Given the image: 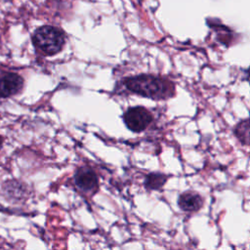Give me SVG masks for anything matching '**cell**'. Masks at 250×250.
<instances>
[{
    "label": "cell",
    "mask_w": 250,
    "mask_h": 250,
    "mask_svg": "<svg viewBox=\"0 0 250 250\" xmlns=\"http://www.w3.org/2000/svg\"><path fill=\"white\" fill-rule=\"evenodd\" d=\"M123 84L131 93L152 100H167L174 97L176 93L173 81L152 74L127 77L123 80Z\"/></svg>",
    "instance_id": "obj_1"
},
{
    "label": "cell",
    "mask_w": 250,
    "mask_h": 250,
    "mask_svg": "<svg viewBox=\"0 0 250 250\" xmlns=\"http://www.w3.org/2000/svg\"><path fill=\"white\" fill-rule=\"evenodd\" d=\"M32 42L36 50L41 54L53 56L62 51L65 43V38L60 28L51 25H43L34 31Z\"/></svg>",
    "instance_id": "obj_2"
},
{
    "label": "cell",
    "mask_w": 250,
    "mask_h": 250,
    "mask_svg": "<svg viewBox=\"0 0 250 250\" xmlns=\"http://www.w3.org/2000/svg\"><path fill=\"white\" fill-rule=\"evenodd\" d=\"M123 120L128 129L140 133L146 130L151 123L152 115L146 108L143 106H135L130 107L125 111Z\"/></svg>",
    "instance_id": "obj_3"
},
{
    "label": "cell",
    "mask_w": 250,
    "mask_h": 250,
    "mask_svg": "<svg viewBox=\"0 0 250 250\" xmlns=\"http://www.w3.org/2000/svg\"><path fill=\"white\" fill-rule=\"evenodd\" d=\"M75 186L87 193H94L99 188V180L95 171L89 167H79L74 173Z\"/></svg>",
    "instance_id": "obj_4"
},
{
    "label": "cell",
    "mask_w": 250,
    "mask_h": 250,
    "mask_svg": "<svg viewBox=\"0 0 250 250\" xmlns=\"http://www.w3.org/2000/svg\"><path fill=\"white\" fill-rule=\"evenodd\" d=\"M23 87V79L21 75L0 70V97L8 98L20 93Z\"/></svg>",
    "instance_id": "obj_5"
},
{
    "label": "cell",
    "mask_w": 250,
    "mask_h": 250,
    "mask_svg": "<svg viewBox=\"0 0 250 250\" xmlns=\"http://www.w3.org/2000/svg\"><path fill=\"white\" fill-rule=\"evenodd\" d=\"M178 206L182 211L193 213L199 211L203 206L202 196L194 191H185L178 197Z\"/></svg>",
    "instance_id": "obj_6"
},
{
    "label": "cell",
    "mask_w": 250,
    "mask_h": 250,
    "mask_svg": "<svg viewBox=\"0 0 250 250\" xmlns=\"http://www.w3.org/2000/svg\"><path fill=\"white\" fill-rule=\"evenodd\" d=\"M167 182V176L163 173L152 172L146 176L144 185L146 189L149 190H158L161 189L162 187Z\"/></svg>",
    "instance_id": "obj_7"
},
{
    "label": "cell",
    "mask_w": 250,
    "mask_h": 250,
    "mask_svg": "<svg viewBox=\"0 0 250 250\" xmlns=\"http://www.w3.org/2000/svg\"><path fill=\"white\" fill-rule=\"evenodd\" d=\"M233 133L242 145L250 146V118L239 121L235 125Z\"/></svg>",
    "instance_id": "obj_8"
},
{
    "label": "cell",
    "mask_w": 250,
    "mask_h": 250,
    "mask_svg": "<svg viewBox=\"0 0 250 250\" xmlns=\"http://www.w3.org/2000/svg\"><path fill=\"white\" fill-rule=\"evenodd\" d=\"M2 145H3V138L0 136V149L2 147Z\"/></svg>",
    "instance_id": "obj_9"
}]
</instances>
